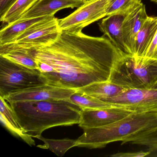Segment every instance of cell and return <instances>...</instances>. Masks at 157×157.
I'll list each match as a JSON object with an SVG mask.
<instances>
[{
	"label": "cell",
	"instance_id": "obj_15",
	"mask_svg": "<svg viewBox=\"0 0 157 157\" xmlns=\"http://www.w3.org/2000/svg\"><path fill=\"white\" fill-rule=\"evenodd\" d=\"M53 16L55 15L32 19H21L5 25L0 32V45L12 43L35 24Z\"/></svg>",
	"mask_w": 157,
	"mask_h": 157
},
{
	"label": "cell",
	"instance_id": "obj_2",
	"mask_svg": "<svg viewBox=\"0 0 157 157\" xmlns=\"http://www.w3.org/2000/svg\"><path fill=\"white\" fill-rule=\"evenodd\" d=\"M24 134L37 138L46 129L79 124L81 109L67 100L9 103Z\"/></svg>",
	"mask_w": 157,
	"mask_h": 157
},
{
	"label": "cell",
	"instance_id": "obj_14",
	"mask_svg": "<svg viewBox=\"0 0 157 157\" xmlns=\"http://www.w3.org/2000/svg\"><path fill=\"white\" fill-rule=\"evenodd\" d=\"M157 32V16H148L137 35L134 56L145 57Z\"/></svg>",
	"mask_w": 157,
	"mask_h": 157
},
{
	"label": "cell",
	"instance_id": "obj_6",
	"mask_svg": "<svg viewBox=\"0 0 157 157\" xmlns=\"http://www.w3.org/2000/svg\"><path fill=\"white\" fill-rule=\"evenodd\" d=\"M61 31L55 16L32 25L12 43L0 45V54L14 49L30 50L53 43Z\"/></svg>",
	"mask_w": 157,
	"mask_h": 157
},
{
	"label": "cell",
	"instance_id": "obj_10",
	"mask_svg": "<svg viewBox=\"0 0 157 157\" xmlns=\"http://www.w3.org/2000/svg\"><path fill=\"white\" fill-rule=\"evenodd\" d=\"M132 112L117 106L94 110H81L79 126L82 128L104 126L125 117Z\"/></svg>",
	"mask_w": 157,
	"mask_h": 157
},
{
	"label": "cell",
	"instance_id": "obj_3",
	"mask_svg": "<svg viewBox=\"0 0 157 157\" xmlns=\"http://www.w3.org/2000/svg\"><path fill=\"white\" fill-rule=\"evenodd\" d=\"M83 129L75 147L101 148L116 141L131 143L157 130V111L132 112L110 124Z\"/></svg>",
	"mask_w": 157,
	"mask_h": 157
},
{
	"label": "cell",
	"instance_id": "obj_23",
	"mask_svg": "<svg viewBox=\"0 0 157 157\" xmlns=\"http://www.w3.org/2000/svg\"><path fill=\"white\" fill-rule=\"evenodd\" d=\"M131 144L145 146L151 152L157 150V130L148 136L131 142Z\"/></svg>",
	"mask_w": 157,
	"mask_h": 157
},
{
	"label": "cell",
	"instance_id": "obj_5",
	"mask_svg": "<svg viewBox=\"0 0 157 157\" xmlns=\"http://www.w3.org/2000/svg\"><path fill=\"white\" fill-rule=\"evenodd\" d=\"M47 84L38 69L30 68L0 56V96Z\"/></svg>",
	"mask_w": 157,
	"mask_h": 157
},
{
	"label": "cell",
	"instance_id": "obj_17",
	"mask_svg": "<svg viewBox=\"0 0 157 157\" xmlns=\"http://www.w3.org/2000/svg\"><path fill=\"white\" fill-rule=\"evenodd\" d=\"M0 114L1 119L3 124L13 135L21 137L30 146L35 145V142L32 137L24 134L17 122L10 105L1 96H0Z\"/></svg>",
	"mask_w": 157,
	"mask_h": 157
},
{
	"label": "cell",
	"instance_id": "obj_18",
	"mask_svg": "<svg viewBox=\"0 0 157 157\" xmlns=\"http://www.w3.org/2000/svg\"><path fill=\"white\" fill-rule=\"evenodd\" d=\"M69 100L81 110H94L116 106L114 105L77 91L71 96Z\"/></svg>",
	"mask_w": 157,
	"mask_h": 157
},
{
	"label": "cell",
	"instance_id": "obj_22",
	"mask_svg": "<svg viewBox=\"0 0 157 157\" xmlns=\"http://www.w3.org/2000/svg\"><path fill=\"white\" fill-rule=\"evenodd\" d=\"M141 0H113L107 8L106 16L118 13H128L141 3Z\"/></svg>",
	"mask_w": 157,
	"mask_h": 157
},
{
	"label": "cell",
	"instance_id": "obj_16",
	"mask_svg": "<svg viewBox=\"0 0 157 157\" xmlns=\"http://www.w3.org/2000/svg\"><path fill=\"white\" fill-rule=\"evenodd\" d=\"M125 89V88L107 81L92 83L77 89L76 91L105 101L110 98L119 95Z\"/></svg>",
	"mask_w": 157,
	"mask_h": 157
},
{
	"label": "cell",
	"instance_id": "obj_7",
	"mask_svg": "<svg viewBox=\"0 0 157 157\" xmlns=\"http://www.w3.org/2000/svg\"><path fill=\"white\" fill-rule=\"evenodd\" d=\"M113 0H87L74 12L59 20L61 31L82 32L88 25L106 16V11Z\"/></svg>",
	"mask_w": 157,
	"mask_h": 157
},
{
	"label": "cell",
	"instance_id": "obj_4",
	"mask_svg": "<svg viewBox=\"0 0 157 157\" xmlns=\"http://www.w3.org/2000/svg\"><path fill=\"white\" fill-rule=\"evenodd\" d=\"M108 81L125 89L154 88L157 85V59L124 55L112 69Z\"/></svg>",
	"mask_w": 157,
	"mask_h": 157
},
{
	"label": "cell",
	"instance_id": "obj_26",
	"mask_svg": "<svg viewBox=\"0 0 157 157\" xmlns=\"http://www.w3.org/2000/svg\"><path fill=\"white\" fill-rule=\"evenodd\" d=\"M16 1L17 0H0V17H2Z\"/></svg>",
	"mask_w": 157,
	"mask_h": 157
},
{
	"label": "cell",
	"instance_id": "obj_19",
	"mask_svg": "<svg viewBox=\"0 0 157 157\" xmlns=\"http://www.w3.org/2000/svg\"><path fill=\"white\" fill-rule=\"evenodd\" d=\"M38 0H17L2 17L1 21L6 25L20 20Z\"/></svg>",
	"mask_w": 157,
	"mask_h": 157
},
{
	"label": "cell",
	"instance_id": "obj_28",
	"mask_svg": "<svg viewBox=\"0 0 157 157\" xmlns=\"http://www.w3.org/2000/svg\"><path fill=\"white\" fill-rule=\"evenodd\" d=\"M154 88H155V89H157V85H156V86H155V87H154Z\"/></svg>",
	"mask_w": 157,
	"mask_h": 157
},
{
	"label": "cell",
	"instance_id": "obj_1",
	"mask_svg": "<svg viewBox=\"0 0 157 157\" xmlns=\"http://www.w3.org/2000/svg\"><path fill=\"white\" fill-rule=\"evenodd\" d=\"M29 50L47 84L67 89L109 80L116 63L125 54L105 36L61 31L53 43Z\"/></svg>",
	"mask_w": 157,
	"mask_h": 157
},
{
	"label": "cell",
	"instance_id": "obj_25",
	"mask_svg": "<svg viewBox=\"0 0 157 157\" xmlns=\"http://www.w3.org/2000/svg\"><path fill=\"white\" fill-rule=\"evenodd\" d=\"M145 57L157 59V32Z\"/></svg>",
	"mask_w": 157,
	"mask_h": 157
},
{
	"label": "cell",
	"instance_id": "obj_27",
	"mask_svg": "<svg viewBox=\"0 0 157 157\" xmlns=\"http://www.w3.org/2000/svg\"><path fill=\"white\" fill-rule=\"evenodd\" d=\"M151 1L157 4V0H151Z\"/></svg>",
	"mask_w": 157,
	"mask_h": 157
},
{
	"label": "cell",
	"instance_id": "obj_9",
	"mask_svg": "<svg viewBox=\"0 0 157 157\" xmlns=\"http://www.w3.org/2000/svg\"><path fill=\"white\" fill-rule=\"evenodd\" d=\"M76 91V90L75 89L60 88L44 84L11 93L3 98L8 103L25 101L67 100Z\"/></svg>",
	"mask_w": 157,
	"mask_h": 157
},
{
	"label": "cell",
	"instance_id": "obj_24",
	"mask_svg": "<svg viewBox=\"0 0 157 157\" xmlns=\"http://www.w3.org/2000/svg\"><path fill=\"white\" fill-rule=\"evenodd\" d=\"M151 151H134V152H118L115 153L110 156L112 157H143L147 156Z\"/></svg>",
	"mask_w": 157,
	"mask_h": 157
},
{
	"label": "cell",
	"instance_id": "obj_11",
	"mask_svg": "<svg viewBox=\"0 0 157 157\" xmlns=\"http://www.w3.org/2000/svg\"><path fill=\"white\" fill-rule=\"evenodd\" d=\"M148 17L142 2L126 16L123 24V35L128 55L134 56L137 35Z\"/></svg>",
	"mask_w": 157,
	"mask_h": 157
},
{
	"label": "cell",
	"instance_id": "obj_20",
	"mask_svg": "<svg viewBox=\"0 0 157 157\" xmlns=\"http://www.w3.org/2000/svg\"><path fill=\"white\" fill-rule=\"evenodd\" d=\"M37 139L44 142V145H38V147L48 149L59 157H62L68 150L75 147L77 140L64 139H49L43 137L42 136Z\"/></svg>",
	"mask_w": 157,
	"mask_h": 157
},
{
	"label": "cell",
	"instance_id": "obj_12",
	"mask_svg": "<svg viewBox=\"0 0 157 157\" xmlns=\"http://www.w3.org/2000/svg\"><path fill=\"white\" fill-rule=\"evenodd\" d=\"M85 2L81 0H38L21 19L55 15L60 10L78 8Z\"/></svg>",
	"mask_w": 157,
	"mask_h": 157
},
{
	"label": "cell",
	"instance_id": "obj_13",
	"mask_svg": "<svg viewBox=\"0 0 157 157\" xmlns=\"http://www.w3.org/2000/svg\"><path fill=\"white\" fill-rule=\"evenodd\" d=\"M128 14L118 13L107 16L98 24L100 31L123 54L128 55L123 39V24Z\"/></svg>",
	"mask_w": 157,
	"mask_h": 157
},
{
	"label": "cell",
	"instance_id": "obj_8",
	"mask_svg": "<svg viewBox=\"0 0 157 157\" xmlns=\"http://www.w3.org/2000/svg\"><path fill=\"white\" fill-rule=\"evenodd\" d=\"M105 102L133 112L157 111V89H125Z\"/></svg>",
	"mask_w": 157,
	"mask_h": 157
},
{
	"label": "cell",
	"instance_id": "obj_21",
	"mask_svg": "<svg viewBox=\"0 0 157 157\" xmlns=\"http://www.w3.org/2000/svg\"><path fill=\"white\" fill-rule=\"evenodd\" d=\"M10 61L30 68L38 69L37 65L33 56L26 49H14L0 54Z\"/></svg>",
	"mask_w": 157,
	"mask_h": 157
},
{
	"label": "cell",
	"instance_id": "obj_29",
	"mask_svg": "<svg viewBox=\"0 0 157 157\" xmlns=\"http://www.w3.org/2000/svg\"><path fill=\"white\" fill-rule=\"evenodd\" d=\"M81 1H82L86 2L87 1V0H81Z\"/></svg>",
	"mask_w": 157,
	"mask_h": 157
}]
</instances>
